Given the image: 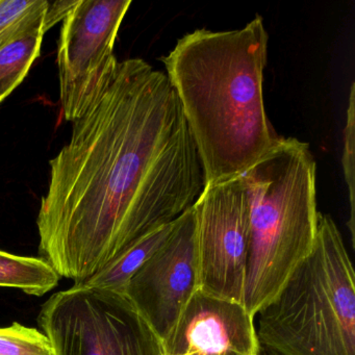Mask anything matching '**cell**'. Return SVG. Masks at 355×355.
Segmentation results:
<instances>
[{"label": "cell", "mask_w": 355, "mask_h": 355, "mask_svg": "<svg viewBox=\"0 0 355 355\" xmlns=\"http://www.w3.org/2000/svg\"><path fill=\"white\" fill-rule=\"evenodd\" d=\"M173 223L174 221L162 226L139 240L111 265L80 286L103 288L124 295L130 278L165 243L171 232Z\"/></svg>", "instance_id": "obj_11"}, {"label": "cell", "mask_w": 355, "mask_h": 355, "mask_svg": "<svg viewBox=\"0 0 355 355\" xmlns=\"http://www.w3.org/2000/svg\"><path fill=\"white\" fill-rule=\"evenodd\" d=\"M263 17L241 30L187 34L162 59L202 166L205 184L236 178L280 138L266 113Z\"/></svg>", "instance_id": "obj_2"}, {"label": "cell", "mask_w": 355, "mask_h": 355, "mask_svg": "<svg viewBox=\"0 0 355 355\" xmlns=\"http://www.w3.org/2000/svg\"><path fill=\"white\" fill-rule=\"evenodd\" d=\"M47 0H0V35L28 16L49 7Z\"/></svg>", "instance_id": "obj_15"}, {"label": "cell", "mask_w": 355, "mask_h": 355, "mask_svg": "<svg viewBox=\"0 0 355 355\" xmlns=\"http://www.w3.org/2000/svg\"><path fill=\"white\" fill-rule=\"evenodd\" d=\"M132 0H78L63 19L58 44L60 101L73 122L98 97L119 62L114 46Z\"/></svg>", "instance_id": "obj_6"}, {"label": "cell", "mask_w": 355, "mask_h": 355, "mask_svg": "<svg viewBox=\"0 0 355 355\" xmlns=\"http://www.w3.org/2000/svg\"><path fill=\"white\" fill-rule=\"evenodd\" d=\"M163 355H261L254 317L243 303L197 290L180 313Z\"/></svg>", "instance_id": "obj_9"}, {"label": "cell", "mask_w": 355, "mask_h": 355, "mask_svg": "<svg viewBox=\"0 0 355 355\" xmlns=\"http://www.w3.org/2000/svg\"><path fill=\"white\" fill-rule=\"evenodd\" d=\"M0 355H53V352L43 332L15 322L9 327H0Z\"/></svg>", "instance_id": "obj_13"}, {"label": "cell", "mask_w": 355, "mask_h": 355, "mask_svg": "<svg viewBox=\"0 0 355 355\" xmlns=\"http://www.w3.org/2000/svg\"><path fill=\"white\" fill-rule=\"evenodd\" d=\"M49 8V7H47ZM47 8L0 35V97L5 101L28 76L41 53Z\"/></svg>", "instance_id": "obj_10"}, {"label": "cell", "mask_w": 355, "mask_h": 355, "mask_svg": "<svg viewBox=\"0 0 355 355\" xmlns=\"http://www.w3.org/2000/svg\"><path fill=\"white\" fill-rule=\"evenodd\" d=\"M72 123L37 226L40 257L80 286L193 207L205 178L175 91L142 59L119 62Z\"/></svg>", "instance_id": "obj_1"}, {"label": "cell", "mask_w": 355, "mask_h": 355, "mask_svg": "<svg viewBox=\"0 0 355 355\" xmlns=\"http://www.w3.org/2000/svg\"><path fill=\"white\" fill-rule=\"evenodd\" d=\"M192 355H199V354H192Z\"/></svg>", "instance_id": "obj_19"}, {"label": "cell", "mask_w": 355, "mask_h": 355, "mask_svg": "<svg viewBox=\"0 0 355 355\" xmlns=\"http://www.w3.org/2000/svg\"><path fill=\"white\" fill-rule=\"evenodd\" d=\"M240 176L250 205L244 305L255 317L315 244L317 165L307 143L280 137Z\"/></svg>", "instance_id": "obj_3"}, {"label": "cell", "mask_w": 355, "mask_h": 355, "mask_svg": "<svg viewBox=\"0 0 355 355\" xmlns=\"http://www.w3.org/2000/svg\"><path fill=\"white\" fill-rule=\"evenodd\" d=\"M3 99L1 98V97H0V103H3Z\"/></svg>", "instance_id": "obj_18"}, {"label": "cell", "mask_w": 355, "mask_h": 355, "mask_svg": "<svg viewBox=\"0 0 355 355\" xmlns=\"http://www.w3.org/2000/svg\"><path fill=\"white\" fill-rule=\"evenodd\" d=\"M354 279L342 234L320 213L311 253L257 313L261 348L278 355H355Z\"/></svg>", "instance_id": "obj_4"}, {"label": "cell", "mask_w": 355, "mask_h": 355, "mask_svg": "<svg viewBox=\"0 0 355 355\" xmlns=\"http://www.w3.org/2000/svg\"><path fill=\"white\" fill-rule=\"evenodd\" d=\"M61 276L42 257H22L0 250V288L41 297L59 284Z\"/></svg>", "instance_id": "obj_12"}, {"label": "cell", "mask_w": 355, "mask_h": 355, "mask_svg": "<svg viewBox=\"0 0 355 355\" xmlns=\"http://www.w3.org/2000/svg\"><path fill=\"white\" fill-rule=\"evenodd\" d=\"M261 353H263V355H278L276 354V353L272 352V351L268 350V349L263 348H261Z\"/></svg>", "instance_id": "obj_17"}, {"label": "cell", "mask_w": 355, "mask_h": 355, "mask_svg": "<svg viewBox=\"0 0 355 355\" xmlns=\"http://www.w3.org/2000/svg\"><path fill=\"white\" fill-rule=\"evenodd\" d=\"M197 290L196 219L191 207L174 220L167 240L130 278L124 296L163 344Z\"/></svg>", "instance_id": "obj_8"}, {"label": "cell", "mask_w": 355, "mask_h": 355, "mask_svg": "<svg viewBox=\"0 0 355 355\" xmlns=\"http://www.w3.org/2000/svg\"><path fill=\"white\" fill-rule=\"evenodd\" d=\"M193 207L199 290L244 304L250 205L242 178L205 184Z\"/></svg>", "instance_id": "obj_7"}, {"label": "cell", "mask_w": 355, "mask_h": 355, "mask_svg": "<svg viewBox=\"0 0 355 355\" xmlns=\"http://www.w3.org/2000/svg\"><path fill=\"white\" fill-rule=\"evenodd\" d=\"M78 0H65V1H49L47 8L46 15L44 19L45 31H49L53 26L58 24L60 20H63L68 13L71 11L72 8L78 3Z\"/></svg>", "instance_id": "obj_16"}, {"label": "cell", "mask_w": 355, "mask_h": 355, "mask_svg": "<svg viewBox=\"0 0 355 355\" xmlns=\"http://www.w3.org/2000/svg\"><path fill=\"white\" fill-rule=\"evenodd\" d=\"M53 355H163L161 340L124 295L73 286L43 304Z\"/></svg>", "instance_id": "obj_5"}, {"label": "cell", "mask_w": 355, "mask_h": 355, "mask_svg": "<svg viewBox=\"0 0 355 355\" xmlns=\"http://www.w3.org/2000/svg\"><path fill=\"white\" fill-rule=\"evenodd\" d=\"M355 84L352 83L349 95V107L347 111L346 126L344 130V146H343L342 166L345 180L349 192L350 219L348 227L350 230L353 248L355 244Z\"/></svg>", "instance_id": "obj_14"}]
</instances>
